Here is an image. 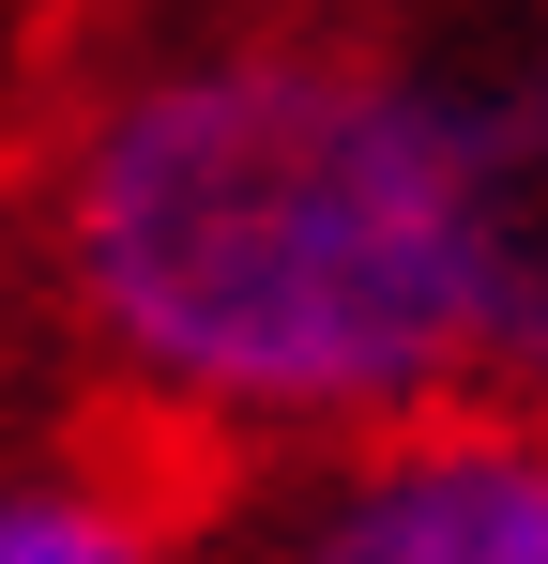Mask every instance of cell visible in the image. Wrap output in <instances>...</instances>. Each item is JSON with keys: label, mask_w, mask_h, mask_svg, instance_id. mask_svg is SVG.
I'll return each mask as SVG.
<instances>
[{"label": "cell", "mask_w": 548, "mask_h": 564, "mask_svg": "<svg viewBox=\"0 0 548 564\" xmlns=\"http://www.w3.org/2000/svg\"><path fill=\"white\" fill-rule=\"evenodd\" d=\"M46 305L168 458H320L487 397L442 107L381 0H183L46 107Z\"/></svg>", "instance_id": "cell-1"}, {"label": "cell", "mask_w": 548, "mask_h": 564, "mask_svg": "<svg viewBox=\"0 0 548 564\" xmlns=\"http://www.w3.org/2000/svg\"><path fill=\"white\" fill-rule=\"evenodd\" d=\"M229 564H548V412L442 397L320 458H274L229 519Z\"/></svg>", "instance_id": "cell-2"}, {"label": "cell", "mask_w": 548, "mask_h": 564, "mask_svg": "<svg viewBox=\"0 0 548 564\" xmlns=\"http://www.w3.org/2000/svg\"><path fill=\"white\" fill-rule=\"evenodd\" d=\"M442 107L457 229H472V336L487 397L548 412V0H381Z\"/></svg>", "instance_id": "cell-3"}, {"label": "cell", "mask_w": 548, "mask_h": 564, "mask_svg": "<svg viewBox=\"0 0 548 564\" xmlns=\"http://www.w3.org/2000/svg\"><path fill=\"white\" fill-rule=\"evenodd\" d=\"M168 443H0V564H183Z\"/></svg>", "instance_id": "cell-4"}]
</instances>
